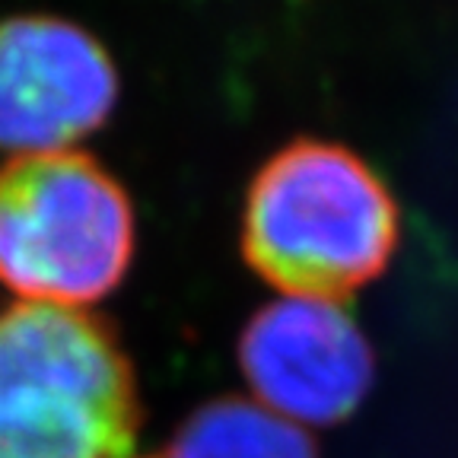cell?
<instances>
[{"label":"cell","mask_w":458,"mask_h":458,"mask_svg":"<svg viewBox=\"0 0 458 458\" xmlns=\"http://www.w3.org/2000/svg\"><path fill=\"white\" fill-rule=\"evenodd\" d=\"M140 398L114 331L86 309H0V458H137Z\"/></svg>","instance_id":"cell-2"},{"label":"cell","mask_w":458,"mask_h":458,"mask_svg":"<svg viewBox=\"0 0 458 458\" xmlns=\"http://www.w3.org/2000/svg\"><path fill=\"white\" fill-rule=\"evenodd\" d=\"M159 458H318L312 437L265 404L220 398L198 408Z\"/></svg>","instance_id":"cell-6"},{"label":"cell","mask_w":458,"mask_h":458,"mask_svg":"<svg viewBox=\"0 0 458 458\" xmlns=\"http://www.w3.org/2000/svg\"><path fill=\"white\" fill-rule=\"evenodd\" d=\"M134 210L83 150L0 163V284L20 302L86 309L131 267Z\"/></svg>","instance_id":"cell-3"},{"label":"cell","mask_w":458,"mask_h":458,"mask_svg":"<svg viewBox=\"0 0 458 458\" xmlns=\"http://www.w3.org/2000/svg\"><path fill=\"white\" fill-rule=\"evenodd\" d=\"M239 366L258 404L302 429L351 417L376 379L372 347L351 312L306 296H280L251 315Z\"/></svg>","instance_id":"cell-5"},{"label":"cell","mask_w":458,"mask_h":458,"mask_svg":"<svg viewBox=\"0 0 458 458\" xmlns=\"http://www.w3.org/2000/svg\"><path fill=\"white\" fill-rule=\"evenodd\" d=\"M114 102L118 71L83 26L36 13L0 20V153L73 150Z\"/></svg>","instance_id":"cell-4"},{"label":"cell","mask_w":458,"mask_h":458,"mask_svg":"<svg viewBox=\"0 0 458 458\" xmlns=\"http://www.w3.org/2000/svg\"><path fill=\"white\" fill-rule=\"evenodd\" d=\"M398 226L392 191L357 153L296 140L251 182L242 251L284 296L337 302L386 271Z\"/></svg>","instance_id":"cell-1"}]
</instances>
